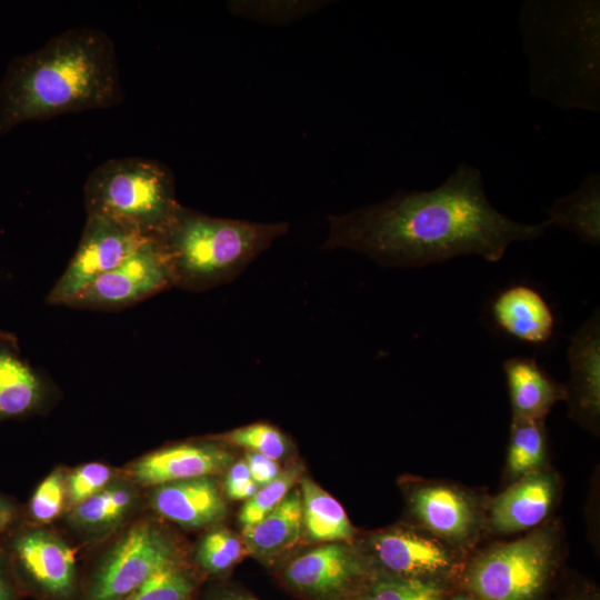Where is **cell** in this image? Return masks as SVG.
Returning <instances> with one entry per match:
<instances>
[{"mask_svg":"<svg viewBox=\"0 0 600 600\" xmlns=\"http://www.w3.org/2000/svg\"><path fill=\"white\" fill-rule=\"evenodd\" d=\"M329 226L326 249H350L381 266L422 267L463 254L497 262L509 244L541 237L550 223H520L499 212L487 198L481 171L461 162L432 190H399L330 216Z\"/></svg>","mask_w":600,"mask_h":600,"instance_id":"6da1fadb","label":"cell"},{"mask_svg":"<svg viewBox=\"0 0 600 600\" xmlns=\"http://www.w3.org/2000/svg\"><path fill=\"white\" fill-rule=\"evenodd\" d=\"M123 100L112 40L92 27L72 28L14 58L0 82V138L14 127Z\"/></svg>","mask_w":600,"mask_h":600,"instance_id":"7a4b0ae2","label":"cell"},{"mask_svg":"<svg viewBox=\"0 0 600 600\" xmlns=\"http://www.w3.org/2000/svg\"><path fill=\"white\" fill-rule=\"evenodd\" d=\"M518 27L532 96L561 109L600 111V2L527 0Z\"/></svg>","mask_w":600,"mask_h":600,"instance_id":"3957f363","label":"cell"},{"mask_svg":"<svg viewBox=\"0 0 600 600\" xmlns=\"http://www.w3.org/2000/svg\"><path fill=\"white\" fill-rule=\"evenodd\" d=\"M288 229L284 222L217 218L180 206L154 239L172 286L202 291L231 281Z\"/></svg>","mask_w":600,"mask_h":600,"instance_id":"277c9868","label":"cell"},{"mask_svg":"<svg viewBox=\"0 0 600 600\" xmlns=\"http://www.w3.org/2000/svg\"><path fill=\"white\" fill-rule=\"evenodd\" d=\"M87 216H102L128 226L146 238H157L181 204L170 168L153 159H110L84 183Z\"/></svg>","mask_w":600,"mask_h":600,"instance_id":"5b68a950","label":"cell"},{"mask_svg":"<svg viewBox=\"0 0 600 600\" xmlns=\"http://www.w3.org/2000/svg\"><path fill=\"white\" fill-rule=\"evenodd\" d=\"M562 540L554 522L476 553L459 576L478 600H544L560 566Z\"/></svg>","mask_w":600,"mask_h":600,"instance_id":"8992f818","label":"cell"},{"mask_svg":"<svg viewBox=\"0 0 600 600\" xmlns=\"http://www.w3.org/2000/svg\"><path fill=\"white\" fill-rule=\"evenodd\" d=\"M181 556L177 540L162 524L153 518H139L101 554L82 600H126L157 570Z\"/></svg>","mask_w":600,"mask_h":600,"instance_id":"52a82bcc","label":"cell"},{"mask_svg":"<svg viewBox=\"0 0 600 600\" xmlns=\"http://www.w3.org/2000/svg\"><path fill=\"white\" fill-rule=\"evenodd\" d=\"M26 594L41 600H72L78 590L74 550L47 527L20 521L1 539Z\"/></svg>","mask_w":600,"mask_h":600,"instance_id":"ba28073f","label":"cell"},{"mask_svg":"<svg viewBox=\"0 0 600 600\" xmlns=\"http://www.w3.org/2000/svg\"><path fill=\"white\" fill-rule=\"evenodd\" d=\"M408 511L416 527L466 552L486 530V501L454 483L413 478L404 486Z\"/></svg>","mask_w":600,"mask_h":600,"instance_id":"9c48e42d","label":"cell"},{"mask_svg":"<svg viewBox=\"0 0 600 600\" xmlns=\"http://www.w3.org/2000/svg\"><path fill=\"white\" fill-rule=\"evenodd\" d=\"M374 570L452 582L464 566L460 551L418 527H394L370 534L361 547Z\"/></svg>","mask_w":600,"mask_h":600,"instance_id":"30bf717a","label":"cell"},{"mask_svg":"<svg viewBox=\"0 0 600 600\" xmlns=\"http://www.w3.org/2000/svg\"><path fill=\"white\" fill-rule=\"evenodd\" d=\"M373 570L361 547L329 542L293 558L284 566L281 578L308 600H348Z\"/></svg>","mask_w":600,"mask_h":600,"instance_id":"8fae6325","label":"cell"},{"mask_svg":"<svg viewBox=\"0 0 600 600\" xmlns=\"http://www.w3.org/2000/svg\"><path fill=\"white\" fill-rule=\"evenodd\" d=\"M147 239L137 230L102 216H87L78 248L47 296L50 304L67 306L103 273L130 257Z\"/></svg>","mask_w":600,"mask_h":600,"instance_id":"7c38bea8","label":"cell"},{"mask_svg":"<svg viewBox=\"0 0 600 600\" xmlns=\"http://www.w3.org/2000/svg\"><path fill=\"white\" fill-rule=\"evenodd\" d=\"M172 287L163 252L147 239L130 257L103 273L67 306L90 310H120Z\"/></svg>","mask_w":600,"mask_h":600,"instance_id":"4fadbf2b","label":"cell"},{"mask_svg":"<svg viewBox=\"0 0 600 600\" xmlns=\"http://www.w3.org/2000/svg\"><path fill=\"white\" fill-rule=\"evenodd\" d=\"M233 456L218 440L188 441L163 447L128 463L121 474L137 487L214 477L227 470Z\"/></svg>","mask_w":600,"mask_h":600,"instance_id":"5bb4252c","label":"cell"},{"mask_svg":"<svg viewBox=\"0 0 600 600\" xmlns=\"http://www.w3.org/2000/svg\"><path fill=\"white\" fill-rule=\"evenodd\" d=\"M557 474L543 469L514 481L486 503V529L499 536L531 531L551 513L559 497Z\"/></svg>","mask_w":600,"mask_h":600,"instance_id":"9a60e30c","label":"cell"},{"mask_svg":"<svg viewBox=\"0 0 600 600\" xmlns=\"http://www.w3.org/2000/svg\"><path fill=\"white\" fill-rule=\"evenodd\" d=\"M56 387L21 353L13 333L0 331V422L44 411Z\"/></svg>","mask_w":600,"mask_h":600,"instance_id":"2e32d148","label":"cell"},{"mask_svg":"<svg viewBox=\"0 0 600 600\" xmlns=\"http://www.w3.org/2000/svg\"><path fill=\"white\" fill-rule=\"evenodd\" d=\"M571 379L566 387L570 416L598 432L600 416V323L597 312L578 330L568 350Z\"/></svg>","mask_w":600,"mask_h":600,"instance_id":"e0dca14e","label":"cell"},{"mask_svg":"<svg viewBox=\"0 0 600 600\" xmlns=\"http://www.w3.org/2000/svg\"><path fill=\"white\" fill-rule=\"evenodd\" d=\"M149 503L159 516L186 529L212 526L227 513L223 493L213 477L151 488Z\"/></svg>","mask_w":600,"mask_h":600,"instance_id":"ac0fdd59","label":"cell"},{"mask_svg":"<svg viewBox=\"0 0 600 600\" xmlns=\"http://www.w3.org/2000/svg\"><path fill=\"white\" fill-rule=\"evenodd\" d=\"M140 488L122 474L66 512L68 526L83 540L98 541L119 530L140 506Z\"/></svg>","mask_w":600,"mask_h":600,"instance_id":"d6986e66","label":"cell"},{"mask_svg":"<svg viewBox=\"0 0 600 600\" xmlns=\"http://www.w3.org/2000/svg\"><path fill=\"white\" fill-rule=\"evenodd\" d=\"M496 326L508 336L528 344H543L554 331V314L546 299L527 284H513L500 291L491 302Z\"/></svg>","mask_w":600,"mask_h":600,"instance_id":"ffe728a7","label":"cell"},{"mask_svg":"<svg viewBox=\"0 0 600 600\" xmlns=\"http://www.w3.org/2000/svg\"><path fill=\"white\" fill-rule=\"evenodd\" d=\"M503 371L512 420L543 421L554 403L567 397L566 387L552 379L534 358L507 359Z\"/></svg>","mask_w":600,"mask_h":600,"instance_id":"44dd1931","label":"cell"},{"mask_svg":"<svg viewBox=\"0 0 600 600\" xmlns=\"http://www.w3.org/2000/svg\"><path fill=\"white\" fill-rule=\"evenodd\" d=\"M301 534V493L300 489H292L266 517L242 529V541L249 554L269 563L291 549Z\"/></svg>","mask_w":600,"mask_h":600,"instance_id":"7402d4cb","label":"cell"},{"mask_svg":"<svg viewBox=\"0 0 600 600\" xmlns=\"http://www.w3.org/2000/svg\"><path fill=\"white\" fill-rule=\"evenodd\" d=\"M302 532L311 542H351L352 527L342 506L309 478L300 482Z\"/></svg>","mask_w":600,"mask_h":600,"instance_id":"603a6c76","label":"cell"},{"mask_svg":"<svg viewBox=\"0 0 600 600\" xmlns=\"http://www.w3.org/2000/svg\"><path fill=\"white\" fill-rule=\"evenodd\" d=\"M551 224L576 233L583 242L598 246L600 240V174L591 172L571 193L554 200L546 210Z\"/></svg>","mask_w":600,"mask_h":600,"instance_id":"cb8c5ba5","label":"cell"},{"mask_svg":"<svg viewBox=\"0 0 600 600\" xmlns=\"http://www.w3.org/2000/svg\"><path fill=\"white\" fill-rule=\"evenodd\" d=\"M451 583L373 570L363 586L348 600H449Z\"/></svg>","mask_w":600,"mask_h":600,"instance_id":"d4e9b609","label":"cell"},{"mask_svg":"<svg viewBox=\"0 0 600 600\" xmlns=\"http://www.w3.org/2000/svg\"><path fill=\"white\" fill-rule=\"evenodd\" d=\"M547 454L543 421L512 420L506 460L509 481L546 469Z\"/></svg>","mask_w":600,"mask_h":600,"instance_id":"484cf974","label":"cell"},{"mask_svg":"<svg viewBox=\"0 0 600 600\" xmlns=\"http://www.w3.org/2000/svg\"><path fill=\"white\" fill-rule=\"evenodd\" d=\"M197 586L194 571L181 556L157 570L126 600H191Z\"/></svg>","mask_w":600,"mask_h":600,"instance_id":"4316f807","label":"cell"},{"mask_svg":"<svg viewBox=\"0 0 600 600\" xmlns=\"http://www.w3.org/2000/svg\"><path fill=\"white\" fill-rule=\"evenodd\" d=\"M66 473L57 467L36 487L23 514L29 523L47 527L67 512Z\"/></svg>","mask_w":600,"mask_h":600,"instance_id":"83f0119b","label":"cell"},{"mask_svg":"<svg viewBox=\"0 0 600 600\" xmlns=\"http://www.w3.org/2000/svg\"><path fill=\"white\" fill-rule=\"evenodd\" d=\"M302 470V464L292 463L281 470L273 481L258 489L256 494L244 502L239 512V522L242 529L257 523L278 507L300 481Z\"/></svg>","mask_w":600,"mask_h":600,"instance_id":"f1b7e54d","label":"cell"},{"mask_svg":"<svg viewBox=\"0 0 600 600\" xmlns=\"http://www.w3.org/2000/svg\"><path fill=\"white\" fill-rule=\"evenodd\" d=\"M242 542L231 531L214 528L199 541L196 562L199 568L211 574H219L231 569L243 556Z\"/></svg>","mask_w":600,"mask_h":600,"instance_id":"f546056e","label":"cell"},{"mask_svg":"<svg viewBox=\"0 0 600 600\" xmlns=\"http://www.w3.org/2000/svg\"><path fill=\"white\" fill-rule=\"evenodd\" d=\"M213 439L243 448L248 452H257L269 459L279 460L289 451L287 437L276 427L268 423H252L233 429Z\"/></svg>","mask_w":600,"mask_h":600,"instance_id":"4dcf8cb0","label":"cell"},{"mask_svg":"<svg viewBox=\"0 0 600 600\" xmlns=\"http://www.w3.org/2000/svg\"><path fill=\"white\" fill-rule=\"evenodd\" d=\"M120 476L121 470L97 461L83 463L71 470H67L66 489L68 510L98 493Z\"/></svg>","mask_w":600,"mask_h":600,"instance_id":"1f68e13d","label":"cell"},{"mask_svg":"<svg viewBox=\"0 0 600 600\" xmlns=\"http://www.w3.org/2000/svg\"><path fill=\"white\" fill-rule=\"evenodd\" d=\"M230 10L239 16L266 23H284L301 19L320 7L318 1H237L230 2Z\"/></svg>","mask_w":600,"mask_h":600,"instance_id":"d6a6232c","label":"cell"},{"mask_svg":"<svg viewBox=\"0 0 600 600\" xmlns=\"http://www.w3.org/2000/svg\"><path fill=\"white\" fill-rule=\"evenodd\" d=\"M227 470L223 484L227 498L247 501L256 494L259 487L252 480L246 461L231 463Z\"/></svg>","mask_w":600,"mask_h":600,"instance_id":"836d02e7","label":"cell"},{"mask_svg":"<svg viewBox=\"0 0 600 600\" xmlns=\"http://www.w3.org/2000/svg\"><path fill=\"white\" fill-rule=\"evenodd\" d=\"M250 476L258 487L273 481L281 472L276 460L269 459L257 452H248L246 456Z\"/></svg>","mask_w":600,"mask_h":600,"instance_id":"e575fe53","label":"cell"},{"mask_svg":"<svg viewBox=\"0 0 600 600\" xmlns=\"http://www.w3.org/2000/svg\"><path fill=\"white\" fill-rule=\"evenodd\" d=\"M26 594L6 551L0 546V600H20Z\"/></svg>","mask_w":600,"mask_h":600,"instance_id":"d590c367","label":"cell"},{"mask_svg":"<svg viewBox=\"0 0 600 600\" xmlns=\"http://www.w3.org/2000/svg\"><path fill=\"white\" fill-rule=\"evenodd\" d=\"M23 514L16 501L0 492V541L3 536L18 524Z\"/></svg>","mask_w":600,"mask_h":600,"instance_id":"8d00e7d4","label":"cell"},{"mask_svg":"<svg viewBox=\"0 0 600 600\" xmlns=\"http://www.w3.org/2000/svg\"><path fill=\"white\" fill-rule=\"evenodd\" d=\"M207 600H259L250 594L233 591V590H222L213 593Z\"/></svg>","mask_w":600,"mask_h":600,"instance_id":"74e56055","label":"cell"},{"mask_svg":"<svg viewBox=\"0 0 600 600\" xmlns=\"http://www.w3.org/2000/svg\"><path fill=\"white\" fill-rule=\"evenodd\" d=\"M570 600H600V598L596 590H584L573 596Z\"/></svg>","mask_w":600,"mask_h":600,"instance_id":"f35d334b","label":"cell"},{"mask_svg":"<svg viewBox=\"0 0 600 600\" xmlns=\"http://www.w3.org/2000/svg\"><path fill=\"white\" fill-rule=\"evenodd\" d=\"M449 600H478V599L474 598L469 592H467L464 590H460V591H458L456 593H451Z\"/></svg>","mask_w":600,"mask_h":600,"instance_id":"ab89813d","label":"cell"}]
</instances>
